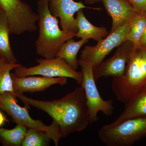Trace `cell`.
I'll use <instances>...</instances> for the list:
<instances>
[{
    "mask_svg": "<svg viewBox=\"0 0 146 146\" xmlns=\"http://www.w3.org/2000/svg\"><path fill=\"white\" fill-rule=\"evenodd\" d=\"M14 94L25 105L31 106L49 115L58 127L62 138L84 130L90 124L86 95L81 85L62 98L50 101L33 99L21 93Z\"/></svg>",
    "mask_w": 146,
    "mask_h": 146,
    "instance_id": "6da1fadb",
    "label": "cell"
},
{
    "mask_svg": "<svg viewBox=\"0 0 146 146\" xmlns=\"http://www.w3.org/2000/svg\"><path fill=\"white\" fill-rule=\"evenodd\" d=\"M39 35L35 42L36 53L47 59L56 56L62 45L75 37L76 33L60 29L58 21L50 11L48 0L37 3Z\"/></svg>",
    "mask_w": 146,
    "mask_h": 146,
    "instance_id": "7a4b0ae2",
    "label": "cell"
},
{
    "mask_svg": "<svg viewBox=\"0 0 146 146\" xmlns=\"http://www.w3.org/2000/svg\"><path fill=\"white\" fill-rule=\"evenodd\" d=\"M146 87V47L133 48L125 72L112 78V88L118 100L125 104Z\"/></svg>",
    "mask_w": 146,
    "mask_h": 146,
    "instance_id": "3957f363",
    "label": "cell"
},
{
    "mask_svg": "<svg viewBox=\"0 0 146 146\" xmlns=\"http://www.w3.org/2000/svg\"><path fill=\"white\" fill-rule=\"evenodd\" d=\"M98 136L108 146H130L146 136V117L129 119L102 127Z\"/></svg>",
    "mask_w": 146,
    "mask_h": 146,
    "instance_id": "277c9868",
    "label": "cell"
},
{
    "mask_svg": "<svg viewBox=\"0 0 146 146\" xmlns=\"http://www.w3.org/2000/svg\"><path fill=\"white\" fill-rule=\"evenodd\" d=\"M28 106L21 107L17 104L16 97L12 92H7L0 95V108L11 117L16 124L25 126L27 128H33L46 132L52 140L55 145H58L62 138L58 127L54 123L46 125L42 121L35 120L31 117Z\"/></svg>",
    "mask_w": 146,
    "mask_h": 146,
    "instance_id": "5b68a950",
    "label": "cell"
},
{
    "mask_svg": "<svg viewBox=\"0 0 146 146\" xmlns=\"http://www.w3.org/2000/svg\"><path fill=\"white\" fill-rule=\"evenodd\" d=\"M38 65L27 68L19 65L14 68V74L19 77L39 75L48 78H70L81 85L83 81L82 72L73 69L63 58L55 57L50 59H38Z\"/></svg>",
    "mask_w": 146,
    "mask_h": 146,
    "instance_id": "8992f818",
    "label": "cell"
},
{
    "mask_svg": "<svg viewBox=\"0 0 146 146\" xmlns=\"http://www.w3.org/2000/svg\"><path fill=\"white\" fill-rule=\"evenodd\" d=\"M0 6L8 19L10 34L32 32L37 29V13L21 0H0Z\"/></svg>",
    "mask_w": 146,
    "mask_h": 146,
    "instance_id": "52a82bcc",
    "label": "cell"
},
{
    "mask_svg": "<svg viewBox=\"0 0 146 146\" xmlns=\"http://www.w3.org/2000/svg\"><path fill=\"white\" fill-rule=\"evenodd\" d=\"M78 64L81 67L83 75V81L81 85L85 91L90 123H93L98 119V113L100 112L106 116L112 115L114 110L113 101L111 100H105L100 95L94 79L92 65L80 58Z\"/></svg>",
    "mask_w": 146,
    "mask_h": 146,
    "instance_id": "ba28073f",
    "label": "cell"
},
{
    "mask_svg": "<svg viewBox=\"0 0 146 146\" xmlns=\"http://www.w3.org/2000/svg\"><path fill=\"white\" fill-rule=\"evenodd\" d=\"M131 22L120 27L94 46H86L82 51L80 59L91 64L93 68L100 65L106 56L115 48L127 41Z\"/></svg>",
    "mask_w": 146,
    "mask_h": 146,
    "instance_id": "9c48e42d",
    "label": "cell"
},
{
    "mask_svg": "<svg viewBox=\"0 0 146 146\" xmlns=\"http://www.w3.org/2000/svg\"><path fill=\"white\" fill-rule=\"evenodd\" d=\"M133 50V45L129 41H126L120 45L113 56L93 68L95 81L101 78L122 76Z\"/></svg>",
    "mask_w": 146,
    "mask_h": 146,
    "instance_id": "30bf717a",
    "label": "cell"
},
{
    "mask_svg": "<svg viewBox=\"0 0 146 146\" xmlns=\"http://www.w3.org/2000/svg\"><path fill=\"white\" fill-rule=\"evenodd\" d=\"M50 11L53 16L58 18L63 30L68 32L77 33L78 31L75 13L85 8L100 10V8H92L84 5L82 2L73 0H51L49 2Z\"/></svg>",
    "mask_w": 146,
    "mask_h": 146,
    "instance_id": "8fae6325",
    "label": "cell"
},
{
    "mask_svg": "<svg viewBox=\"0 0 146 146\" xmlns=\"http://www.w3.org/2000/svg\"><path fill=\"white\" fill-rule=\"evenodd\" d=\"M14 93H33L43 91L54 84H65L67 78H48L34 76L19 77L11 73Z\"/></svg>",
    "mask_w": 146,
    "mask_h": 146,
    "instance_id": "7c38bea8",
    "label": "cell"
},
{
    "mask_svg": "<svg viewBox=\"0 0 146 146\" xmlns=\"http://www.w3.org/2000/svg\"><path fill=\"white\" fill-rule=\"evenodd\" d=\"M106 11L112 19V32L126 24L130 23L137 13L125 0H101Z\"/></svg>",
    "mask_w": 146,
    "mask_h": 146,
    "instance_id": "4fadbf2b",
    "label": "cell"
},
{
    "mask_svg": "<svg viewBox=\"0 0 146 146\" xmlns=\"http://www.w3.org/2000/svg\"><path fill=\"white\" fill-rule=\"evenodd\" d=\"M125 105L122 113L112 124H117L132 118L146 117V87Z\"/></svg>",
    "mask_w": 146,
    "mask_h": 146,
    "instance_id": "5bb4252c",
    "label": "cell"
},
{
    "mask_svg": "<svg viewBox=\"0 0 146 146\" xmlns=\"http://www.w3.org/2000/svg\"><path fill=\"white\" fill-rule=\"evenodd\" d=\"M76 18L78 31L76 37L81 39H93L99 41L108 35V31L104 27H98L92 25L86 19L84 14L83 9L76 12Z\"/></svg>",
    "mask_w": 146,
    "mask_h": 146,
    "instance_id": "9a60e30c",
    "label": "cell"
},
{
    "mask_svg": "<svg viewBox=\"0 0 146 146\" xmlns=\"http://www.w3.org/2000/svg\"><path fill=\"white\" fill-rule=\"evenodd\" d=\"M9 24L5 13L0 10V59L11 64L17 63V60L11 49L9 41Z\"/></svg>",
    "mask_w": 146,
    "mask_h": 146,
    "instance_id": "2e32d148",
    "label": "cell"
},
{
    "mask_svg": "<svg viewBox=\"0 0 146 146\" xmlns=\"http://www.w3.org/2000/svg\"><path fill=\"white\" fill-rule=\"evenodd\" d=\"M88 41L89 39H81L78 42L73 39H69L62 45L56 57L63 58L76 70L79 66L77 56L81 47Z\"/></svg>",
    "mask_w": 146,
    "mask_h": 146,
    "instance_id": "e0dca14e",
    "label": "cell"
},
{
    "mask_svg": "<svg viewBox=\"0 0 146 146\" xmlns=\"http://www.w3.org/2000/svg\"><path fill=\"white\" fill-rule=\"evenodd\" d=\"M27 129L19 124L11 129L0 127V141L5 146H21Z\"/></svg>",
    "mask_w": 146,
    "mask_h": 146,
    "instance_id": "ac0fdd59",
    "label": "cell"
},
{
    "mask_svg": "<svg viewBox=\"0 0 146 146\" xmlns=\"http://www.w3.org/2000/svg\"><path fill=\"white\" fill-rule=\"evenodd\" d=\"M146 26V14H137L131 21L127 41L132 43L133 48L139 46L140 40Z\"/></svg>",
    "mask_w": 146,
    "mask_h": 146,
    "instance_id": "d6986e66",
    "label": "cell"
},
{
    "mask_svg": "<svg viewBox=\"0 0 146 146\" xmlns=\"http://www.w3.org/2000/svg\"><path fill=\"white\" fill-rule=\"evenodd\" d=\"M18 65V63L11 64L0 59V95L7 92L14 93L10 72Z\"/></svg>",
    "mask_w": 146,
    "mask_h": 146,
    "instance_id": "ffe728a7",
    "label": "cell"
},
{
    "mask_svg": "<svg viewBox=\"0 0 146 146\" xmlns=\"http://www.w3.org/2000/svg\"><path fill=\"white\" fill-rule=\"evenodd\" d=\"M51 138L46 132L33 128H28L22 146H46Z\"/></svg>",
    "mask_w": 146,
    "mask_h": 146,
    "instance_id": "44dd1931",
    "label": "cell"
},
{
    "mask_svg": "<svg viewBox=\"0 0 146 146\" xmlns=\"http://www.w3.org/2000/svg\"><path fill=\"white\" fill-rule=\"evenodd\" d=\"M137 14H146V0H127Z\"/></svg>",
    "mask_w": 146,
    "mask_h": 146,
    "instance_id": "7402d4cb",
    "label": "cell"
},
{
    "mask_svg": "<svg viewBox=\"0 0 146 146\" xmlns=\"http://www.w3.org/2000/svg\"><path fill=\"white\" fill-rule=\"evenodd\" d=\"M139 46L146 47V26L140 39Z\"/></svg>",
    "mask_w": 146,
    "mask_h": 146,
    "instance_id": "603a6c76",
    "label": "cell"
},
{
    "mask_svg": "<svg viewBox=\"0 0 146 146\" xmlns=\"http://www.w3.org/2000/svg\"><path fill=\"white\" fill-rule=\"evenodd\" d=\"M7 121L8 120L6 118L3 112L0 111V127L2 126L5 122Z\"/></svg>",
    "mask_w": 146,
    "mask_h": 146,
    "instance_id": "cb8c5ba5",
    "label": "cell"
},
{
    "mask_svg": "<svg viewBox=\"0 0 146 146\" xmlns=\"http://www.w3.org/2000/svg\"><path fill=\"white\" fill-rule=\"evenodd\" d=\"M101 1V0H84L86 3L90 4H93Z\"/></svg>",
    "mask_w": 146,
    "mask_h": 146,
    "instance_id": "d4e9b609",
    "label": "cell"
},
{
    "mask_svg": "<svg viewBox=\"0 0 146 146\" xmlns=\"http://www.w3.org/2000/svg\"><path fill=\"white\" fill-rule=\"evenodd\" d=\"M1 6H0V10H1Z\"/></svg>",
    "mask_w": 146,
    "mask_h": 146,
    "instance_id": "484cf974",
    "label": "cell"
},
{
    "mask_svg": "<svg viewBox=\"0 0 146 146\" xmlns=\"http://www.w3.org/2000/svg\"><path fill=\"white\" fill-rule=\"evenodd\" d=\"M50 1H51V0H48L49 2Z\"/></svg>",
    "mask_w": 146,
    "mask_h": 146,
    "instance_id": "4316f807",
    "label": "cell"
},
{
    "mask_svg": "<svg viewBox=\"0 0 146 146\" xmlns=\"http://www.w3.org/2000/svg\"><path fill=\"white\" fill-rule=\"evenodd\" d=\"M125 1H127V0H125ZM127 2H128V1H127Z\"/></svg>",
    "mask_w": 146,
    "mask_h": 146,
    "instance_id": "83f0119b",
    "label": "cell"
}]
</instances>
